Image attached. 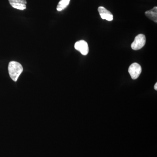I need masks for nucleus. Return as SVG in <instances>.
I'll list each match as a JSON object with an SVG mask.
<instances>
[{
	"mask_svg": "<svg viewBox=\"0 0 157 157\" xmlns=\"http://www.w3.org/2000/svg\"><path fill=\"white\" fill-rule=\"evenodd\" d=\"M9 76L13 81L16 82L23 70L22 65L18 62L11 61L8 67Z\"/></svg>",
	"mask_w": 157,
	"mask_h": 157,
	"instance_id": "1",
	"label": "nucleus"
},
{
	"mask_svg": "<svg viewBox=\"0 0 157 157\" xmlns=\"http://www.w3.org/2000/svg\"><path fill=\"white\" fill-rule=\"evenodd\" d=\"M146 43V37L143 34H139L135 37L131 47L133 50H137L143 48Z\"/></svg>",
	"mask_w": 157,
	"mask_h": 157,
	"instance_id": "2",
	"label": "nucleus"
},
{
	"mask_svg": "<svg viewBox=\"0 0 157 157\" xmlns=\"http://www.w3.org/2000/svg\"><path fill=\"white\" fill-rule=\"evenodd\" d=\"M142 71L141 66L139 64L135 63L129 67L128 72L132 79H137Z\"/></svg>",
	"mask_w": 157,
	"mask_h": 157,
	"instance_id": "3",
	"label": "nucleus"
},
{
	"mask_svg": "<svg viewBox=\"0 0 157 157\" xmlns=\"http://www.w3.org/2000/svg\"><path fill=\"white\" fill-rule=\"evenodd\" d=\"M75 49L80 52L83 55L86 56L89 52V46L87 42L84 40H80L76 42L74 45Z\"/></svg>",
	"mask_w": 157,
	"mask_h": 157,
	"instance_id": "4",
	"label": "nucleus"
},
{
	"mask_svg": "<svg viewBox=\"0 0 157 157\" xmlns=\"http://www.w3.org/2000/svg\"><path fill=\"white\" fill-rule=\"evenodd\" d=\"M98 11L102 19L106 20L108 21H111L113 19V15L112 13L104 7H99Z\"/></svg>",
	"mask_w": 157,
	"mask_h": 157,
	"instance_id": "5",
	"label": "nucleus"
},
{
	"mask_svg": "<svg viewBox=\"0 0 157 157\" xmlns=\"http://www.w3.org/2000/svg\"><path fill=\"white\" fill-rule=\"evenodd\" d=\"M10 5L12 7L18 9L24 10L26 9L27 2L26 0H9Z\"/></svg>",
	"mask_w": 157,
	"mask_h": 157,
	"instance_id": "6",
	"label": "nucleus"
},
{
	"mask_svg": "<svg viewBox=\"0 0 157 157\" xmlns=\"http://www.w3.org/2000/svg\"><path fill=\"white\" fill-rule=\"evenodd\" d=\"M147 17L155 22H157V7H155L151 10L146 11L145 13Z\"/></svg>",
	"mask_w": 157,
	"mask_h": 157,
	"instance_id": "7",
	"label": "nucleus"
},
{
	"mask_svg": "<svg viewBox=\"0 0 157 157\" xmlns=\"http://www.w3.org/2000/svg\"><path fill=\"white\" fill-rule=\"evenodd\" d=\"M70 1V0H61L57 6V10L60 11L66 9L69 5Z\"/></svg>",
	"mask_w": 157,
	"mask_h": 157,
	"instance_id": "8",
	"label": "nucleus"
},
{
	"mask_svg": "<svg viewBox=\"0 0 157 157\" xmlns=\"http://www.w3.org/2000/svg\"><path fill=\"white\" fill-rule=\"evenodd\" d=\"M154 88L155 89V90H157V83H156L155 84V86H154Z\"/></svg>",
	"mask_w": 157,
	"mask_h": 157,
	"instance_id": "9",
	"label": "nucleus"
}]
</instances>
